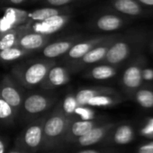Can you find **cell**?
<instances>
[{
  "instance_id": "cell-32",
  "label": "cell",
  "mask_w": 153,
  "mask_h": 153,
  "mask_svg": "<svg viewBox=\"0 0 153 153\" xmlns=\"http://www.w3.org/2000/svg\"><path fill=\"white\" fill-rule=\"evenodd\" d=\"M142 79L146 82L153 81V68L144 67L142 69Z\"/></svg>"
},
{
  "instance_id": "cell-25",
  "label": "cell",
  "mask_w": 153,
  "mask_h": 153,
  "mask_svg": "<svg viewBox=\"0 0 153 153\" xmlns=\"http://www.w3.org/2000/svg\"><path fill=\"white\" fill-rule=\"evenodd\" d=\"M26 28H27V24L0 33V51L17 45L19 36Z\"/></svg>"
},
{
  "instance_id": "cell-24",
  "label": "cell",
  "mask_w": 153,
  "mask_h": 153,
  "mask_svg": "<svg viewBox=\"0 0 153 153\" xmlns=\"http://www.w3.org/2000/svg\"><path fill=\"white\" fill-rule=\"evenodd\" d=\"M33 53V52L25 50L19 47L18 45H15L0 51V63L2 64L14 63L32 55Z\"/></svg>"
},
{
  "instance_id": "cell-35",
  "label": "cell",
  "mask_w": 153,
  "mask_h": 153,
  "mask_svg": "<svg viewBox=\"0 0 153 153\" xmlns=\"http://www.w3.org/2000/svg\"><path fill=\"white\" fill-rule=\"evenodd\" d=\"M7 153H29V152H27L26 150H25V149H21V148H19V147L15 145L14 148L9 149V150H7Z\"/></svg>"
},
{
  "instance_id": "cell-23",
  "label": "cell",
  "mask_w": 153,
  "mask_h": 153,
  "mask_svg": "<svg viewBox=\"0 0 153 153\" xmlns=\"http://www.w3.org/2000/svg\"><path fill=\"white\" fill-rule=\"evenodd\" d=\"M123 100V97L117 92L114 94H103L90 98L87 102V106L108 108L119 105Z\"/></svg>"
},
{
  "instance_id": "cell-6",
  "label": "cell",
  "mask_w": 153,
  "mask_h": 153,
  "mask_svg": "<svg viewBox=\"0 0 153 153\" xmlns=\"http://www.w3.org/2000/svg\"><path fill=\"white\" fill-rule=\"evenodd\" d=\"M145 65V58L141 55H137L123 70L120 79V86L126 96L131 97L133 93L142 87L144 82L142 69Z\"/></svg>"
},
{
  "instance_id": "cell-12",
  "label": "cell",
  "mask_w": 153,
  "mask_h": 153,
  "mask_svg": "<svg viewBox=\"0 0 153 153\" xmlns=\"http://www.w3.org/2000/svg\"><path fill=\"white\" fill-rule=\"evenodd\" d=\"M105 121L106 120H105L102 117H97V118L90 119V120H83L79 118L72 119L66 131V134L63 138L61 147L73 144L79 137L87 133L88 131H90L92 128H94L97 124Z\"/></svg>"
},
{
  "instance_id": "cell-27",
  "label": "cell",
  "mask_w": 153,
  "mask_h": 153,
  "mask_svg": "<svg viewBox=\"0 0 153 153\" xmlns=\"http://www.w3.org/2000/svg\"><path fill=\"white\" fill-rule=\"evenodd\" d=\"M131 97L141 108H153V89L141 87L133 93Z\"/></svg>"
},
{
  "instance_id": "cell-1",
  "label": "cell",
  "mask_w": 153,
  "mask_h": 153,
  "mask_svg": "<svg viewBox=\"0 0 153 153\" xmlns=\"http://www.w3.org/2000/svg\"><path fill=\"white\" fill-rule=\"evenodd\" d=\"M57 63L51 59H33L16 63L10 74L25 90H33L40 88L49 69Z\"/></svg>"
},
{
  "instance_id": "cell-11",
  "label": "cell",
  "mask_w": 153,
  "mask_h": 153,
  "mask_svg": "<svg viewBox=\"0 0 153 153\" xmlns=\"http://www.w3.org/2000/svg\"><path fill=\"white\" fill-rule=\"evenodd\" d=\"M135 129L128 123H117L109 132L101 147H119L131 143L135 139Z\"/></svg>"
},
{
  "instance_id": "cell-7",
  "label": "cell",
  "mask_w": 153,
  "mask_h": 153,
  "mask_svg": "<svg viewBox=\"0 0 153 153\" xmlns=\"http://www.w3.org/2000/svg\"><path fill=\"white\" fill-rule=\"evenodd\" d=\"M25 93L26 90L18 83L10 72L0 76V96L13 107L18 115Z\"/></svg>"
},
{
  "instance_id": "cell-15",
  "label": "cell",
  "mask_w": 153,
  "mask_h": 153,
  "mask_svg": "<svg viewBox=\"0 0 153 153\" xmlns=\"http://www.w3.org/2000/svg\"><path fill=\"white\" fill-rule=\"evenodd\" d=\"M83 38L84 37L82 34H74L67 36L62 39L50 42L40 51L43 58L55 59L66 54L75 43H76Z\"/></svg>"
},
{
  "instance_id": "cell-38",
  "label": "cell",
  "mask_w": 153,
  "mask_h": 153,
  "mask_svg": "<svg viewBox=\"0 0 153 153\" xmlns=\"http://www.w3.org/2000/svg\"><path fill=\"white\" fill-rule=\"evenodd\" d=\"M31 1H41V0H31Z\"/></svg>"
},
{
  "instance_id": "cell-36",
  "label": "cell",
  "mask_w": 153,
  "mask_h": 153,
  "mask_svg": "<svg viewBox=\"0 0 153 153\" xmlns=\"http://www.w3.org/2000/svg\"><path fill=\"white\" fill-rule=\"evenodd\" d=\"M137 1L143 7H153V0H137Z\"/></svg>"
},
{
  "instance_id": "cell-3",
  "label": "cell",
  "mask_w": 153,
  "mask_h": 153,
  "mask_svg": "<svg viewBox=\"0 0 153 153\" xmlns=\"http://www.w3.org/2000/svg\"><path fill=\"white\" fill-rule=\"evenodd\" d=\"M58 102L59 95L54 90H26L18 118L27 123L48 114Z\"/></svg>"
},
{
  "instance_id": "cell-16",
  "label": "cell",
  "mask_w": 153,
  "mask_h": 153,
  "mask_svg": "<svg viewBox=\"0 0 153 153\" xmlns=\"http://www.w3.org/2000/svg\"><path fill=\"white\" fill-rule=\"evenodd\" d=\"M51 35L30 31L28 29L27 24V28L19 36L17 45L25 50L30 51L34 53L41 51L46 44H48L51 41Z\"/></svg>"
},
{
  "instance_id": "cell-29",
  "label": "cell",
  "mask_w": 153,
  "mask_h": 153,
  "mask_svg": "<svg viewBox=\"0 0 153 153\" xmlns=\"http://www.w3.org/2000/svg\"><path fill=\"white\" fill-rule=\"evenodd\" d=\"M76 153H122L115 147H102L100 149H81Z\"/></svg>"
},
{
  "instance_id": "cell-30",
  "label": "cell",
  "mask_w": 153,
  "mask_h": 153,
  "mask_svg": "<svg viewBox=\"0 0 153 153\" xmlns=\"http://www.w3.org/2000/svg\"><path fill=\"white\" fill-rule=\"evenodd\" d=\"M76 1H79V0H43V3L48 7H63L75 3Z\"/></svg>"
},
{
  "instance_id": "cell-26",
  "label": "cell",
  "mask_w": 153,
  "mask_h": 153,
  "mask_svg": "<svg viewBox=\"0 0 153 153\" xmlns=\"http://www.w3.org/2000/svg\"><path fill=\"white\" fill-rule=\"evenodd\" d=\"M17 118L18 114L0 96V124L12 126L16 123Z\"/></svg>"
},
{
  "instance_id": "cell-14",
  "label": "cell",
  "mask_w": 153,
  "mask_h": 153,
  "mask_svg": "<svg viewBox=\"0 0 153 153\" xmlns=\"http://www.w3.org/2000/svg\"><path fill=\"white\" fill-rule=\"evenodd\" d=\"M116 123V122H103L79 137L73 144L78 148H89L94 145H100Z\"/></svg>"
},
{
  "instance_id": "cell-33",
  "label": "cell",
  "mask_w": 153,
  "mask_h": 153,
  "mask_svg": "<svg viewBox=\"0 0 153 153\" xmlns=\"http://www.w3.org/2000/svg\"><path fill=\"white\" fill-rule=\"evenodd\" d=\"M27 1H29V0H0V3L7 5V6L16 7V6L23 5V4L26 3Z\"/></svg>"
},
{
  "instance_id": "cell-28",
  "label": "cell",
  "mask_w": 153,
  "mask_h": 153,
  "mask_svg": "<svg viewBox=\"0 0 153 153\" xmlns=\"http://www.w3.org/2000/svg\"><path fill=\"white\" fill-rule=\"evenodd\" d=\"M140 135L148 139H153V117L149 118L140 129Z\"/></svg>"
},
{
  "instance_id": "cell-37",
  "label": "cell",
  "mask_w": 153,
  "mask_h": 153,
  "mask_svg": "<svg viewBox=\"0 0 153 153\" xmlns=\"http://www.w3.org/2000/svg\"><path fill=\"white\" fill-rule=\"evenodd\" d=\"M150 50H151V51L153 52V40H152L151 42H150Z\"/></svg>"
},
{
  "instance_id": "cell-8",
  "label": "cell",
  "mask_w": 153,
  "mask_h": 153,
  "mask_svg": "<svg viewBox=\"0 0 153 153\" xmlns=\"http://www.w3.org/2000/svg\"><path fill=\"white\" fill-rule=\"evenodd\" d=\"M120 34H111L108 36V38L106 40H105L103 42H101L100 44L95 46L94 48H92L88 53H86L82 58H80L79 60H76V62L72 63L71 65L68 66L72 74H76L79 73L81 70H84L85 68L100 63L104 60L110 46L113 44V42L119 37ZM67 66V65H66Z\"/></svg>"
},
{
  "instance_id": "cell-19",
  "label": "cell",
  "mask_w": 153,
  "mask_h": 153,
  "mask_svg": "<svg viewBox=\"0 0 153 153\" xmlns=\"http://www.w3.org/2000/svg\"><path fill=\"white\" fill-rule=\"evenodd\" d=\"M118 68L116 66L100 62L92 67L86 69L83 73V76L87 79L97 80V81H104L111 79L117 75Z\"/></svg>"
},
{
  "instance_id": "cell-9",
  "label": "cell",
  "mask_w": 153,
  "mask_h": 153,
  "mask_svg": "<svg viewBox=\"0 0 153 153\" xmlns=\"http://www.w3.org/2000/svg\"><path fill=\"white\" fill-rule=\"evenodd\" d=\"M128 22L126 16L107 10L93 16L88 26L94 32H115L124 27Z\"/></svg>"
},
{
  "instance_id": "cell-34",
  "label": "cell",
  "mask_w": 153,
  "mask_h": 153,
  "mask_svg": "<svg viewBox=\"0 0 153 153\" xmlns=\"http://www.w3.org/2000/svg\"><path fill=\"white\" fill-rule=\"evenodd\" d=\"M7 152V141L4 136L0 134V153Z\"/></svg>"
},
{
  "instance_id": "cell-20",
  "label": "cell",
  "mask_w": 153,
  "mask_h": 153,
  "mask_svg": "<svg viewBox=\"0 0 153 153\" xmlns=\"http://www.w3.org/2000/svg\"><path fill=\"white\" fill-rule=\"evenodd\" d=\"M27 11L19 8H7L4 16L0 19V33L27 24Z\"/></svg>"
},
{
  "instance_id": "cell-5",
  "label": "cell",
  "mask_w": 153,
  "mask_h": 153,
  "mask_svg": "<svg viewBox=\"0 0 153 153\" xmlns=\"http://www.w3.org/2000/svg\"><path fill=\"white\" fill-rule=\"evenodd\" d=\"M48 114L27 123L26 126L17 136L15 145L29 153L41 151L43 140V126Z\"/></svg>"
},
{
  "instance_id": "cell-10",
  "label": "cell",
  "mask_w": 153,
  "mask_h": 153,
  "mask_svg": "<svg viewBox=\"0 0 153 153\" xmlns=\"http://www.w3.org/2000/svg\"><path fill=\"white\" fill-rule=\"evenodd\" d=\"M109 35H96L88 39H81L76 43H75L68 51L62 56L61 62L64 65L69 66L72 63L79 60L86 53H88L92 48L100 44L105 40L108 38Z\"/></svg>"
},
{
  "instance_id": "cell-2",
  "label": "cell",
  "mask_w": 153,
  "mask_h": 153,
  "mask_svg": "<svg viewBox=\"0 0 153 153\" xmlns=\"http://www.w3.org/2000/svg\"><path fill=\"white\" fill-rule=\"evenodd\" d=\"M72 117L68 116L58 102L47 114L43 126V140L41 151L51 152L60 149L63 138Z\"/></svg>"
},
{
  "instance_id": "cell-31",
  "label": "cell",
  "mask_w": 153,
  "mask_h": 153,
  "mask_svg": "<svg viewBox=\"0 0 153 153\" xmlns=\"http://www.w3.org/2000/svg\"><path fill=\"white\" fill-rule=\"evenodd\" d=\"M135 153H153V139L149 141L141 143L136 149Z\"/></svg>"
},
{
  "instance_id": "cell-17",
  "label": "cell",
  "mask_w": 153,
  "mask_h": 153,
  "mask_svg": "<svg viewBox=\"0 0 153 153\" xmlns=\"http://www.w3.org/2000/svg\"><path fill=\"white\" fill-rule=\"evenodd\" d=\"M107 10L131 17H140L146 13L143 6L137 0H110Z\"/></svg>"
},
{
  "instance_id": "cell-22",
  "label": "cell",
  "mask_w": 153,
  "mask_h": 153,
  "mask_svg": "<svg viewBox=\"0 0 153 153\" xmlns=\"http://www.w3.org/2000/svg\"><path fill=\"white\" fill-rule=\"evenodd\" d=\"M117 93L115 89L109 87H88L79 88L75 94V99L78 106H86L87 102L98 95L103 94H114Z\"/></svg>"
},
{
  "instance_id": "cell-4",
  "label": "cell",
  "mask_w": 153,
  "mask_h": 153,
  "mask_svg": "<svg viewBox=\"0 0 153 153\" xmlns=\"http://www.w3.org/2000/svg\"><path fill=\"white\" fill-rule=\"evenodd\" d=\"M144 42V36L139 33L120 34L119 37L110 46L104 60L102 62L108 63L116 67H120L129 59H131L138 48L141 47Z\"/></svg>"
},
{
  "instance_id": "cell-13",
  "label": "cell",
  "mask_w": 153,
  "mask_h": 153,
  "mask_svg": "<svg viewBox=\"0 0 153 153\" xmlns=\"http://www.w3.org/2000/svg\"><path fill=\"white\" fill-rule=\"evenodd\" d=\"M71 75L72 72L68 66L56 63L49 69L39 88L42 90H55L66 86L71 79Z\"/></svg>"
},
{
  "instance_id": "cell-18",
  "label": "cell",
  "mask_w": 153,
  "mask_h": 153,
  "mask_svg": "<svg viewBox=\"0 0 153 153\" xmlns=\"http://www.w3.org/2000/svg\"><path fill=\"white\" fill-rule=\"evenodd\" d=\"M70 17H71V13L62 14V15L52 16L42 22L32 23L31 25H33L34 27L33 29H31L30 31L51 35L52 33L63 29L66 26V25L68 23Z\"/></svg>"
},
{
  "instance_id": "cell-21",
  "label": "cell",
  "mask_w": 153,
  "mask_h": 153,
  "mask_svg": "<svg viewBox=\"0 0 153 153\" xmlns=\"http://www.w3.org/2000/svg\"><path fill=\"white\" fill-rule=\"evenodd\" d=\"M72 13V9L70 7H47L39 9H35L32 12H28L27 14V24L42 22L48 18H51L55 16L62 15V14H70Z\"/></svg>"
}]
</instances>
